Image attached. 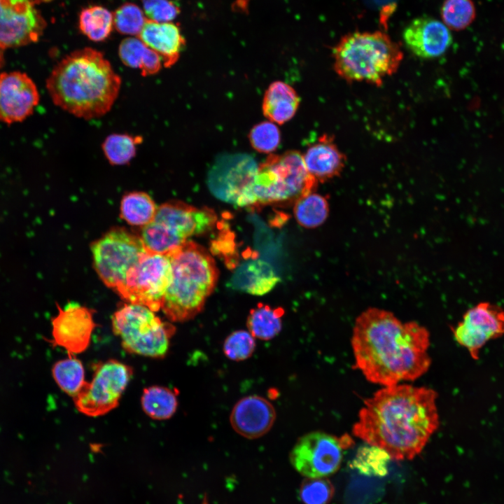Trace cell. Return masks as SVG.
Returning <instances> with one entry per match:
<instances>
[{
  "label": "cell",
  "instance_id": "31",
  "mask_svg": "<svg viewBox=\"0 0 504 504\" xmlns=\"http://www.w3.org/2000/svg\"><path fill=\"white\" fill-rule=\"evenodd\" d=\"M143 141L139 135L111 134L106 136L102 145L103 153L112 165L128 164L136 155L137 146Z\"/></svg>",
  "mask_w": 504,
  "mask_h": 504
},
{
  "label": "cell",
  "instance_id": "20",
  "mask_svg": "<svg viewBox=\"0 0 504 504\" xmlns=\"http://www.w3.org/2000/svg\"><path fill=\"white\" fill-rule=\"evenodd\" d=\"M137 37L159 55L166 68L178 62L186 45L180 27L172 22H158L147 20Z\"/></svg>",
  "mask_w": 504,
  "mask_h": 504
},
{
  "label": "cell",
  "instance_id": "26",
  "mask_svg": "<svg viewBox=\"0 0 504 504\" xmlns=\"http://www.w3.org/2000/svg\"><path fill=\"white\" fill-rule=\"evenodd\" d=\"M177 392L165 386H152L145 388L141 397L143 411L155 420L170 419L176 412Z\"/></svg>",
  "mask_w": 504,
  "mask_h": 504
},
{
  "label": "cell",
  "instance_id": "6",
  "mask_svg": "<svg viewBox=\"0 0 504 504\" xmlns=\"http://www.w3.org/2000/svg\"><path fill=\"white\" fill-rule=\"evenodd\" d=\"M318 181L296 150L271 154L258 164L249 189L250 207L295 202L313 192Z\"/></svg>",
  "mask_w": 504,
  "mask_h": 504
},
{
  "label": "cell",
  "instance_id": "33",
  "mask_svg": "<svg viewBox=\"0 0 504 504\" xmlns=\"http://www.w3.org/2000/svg\"><path fill=\"white\" fill-rule=\"evenodd\" d=\"M440 14L442 22L449 29L461 31L473 22L476 10L472 0H444Z\"/></svg>",
  "mask_w": 504,
  "mask_h": 504
},
{
  "label": "cell",
  "instance_id": "17",
  "mask_svg": "<svg viewBox=\"0 0 504 504\" xmlns=\"http://www.w3.org/2000/svg\"><path fill=\"white\" fill-rule=\"evenodd\" d=\"M39 102L36 84L24 73L0 74V121L7 124L24 120Z\"/></svg>",
  "mask_w": 504,
  "mask_h": 504
},
{
  "label": "cell",
  "instance_id": "7",
  "mask_svg": "<svg viewBox=\"0 0 504 504\" xmlns=\"http://www.w3.org/2000/svg\"><path fill=\"white\" fill-rule=\"evenodd\" d=\"M216 220L209 207L170 201L158 207L154 219L141 228L139 236L148 252L167 255L190 237L211 230Z\"/></svg>",
  "mask_w": 504,
  "mask_h": 504
},
{
  "label": "cell",
  "instance_id": "11",
  "mask_svg": "<svg viewBox=\"0 0 504 504\" xmlns=\"http://www.w3.org/2000/svg\"><path fill=\"white\" fill-rule=\"evenodd\" d=\"M172 281V265L166 255L146 251L127 272L117 293L128 303L153 312L161 308Z\"/></svg>",
  "mask_w": 504,
  "mask_h": 504
},
{
  "label": "cell",
  "instance_id": "25",
  "mask_svg": "<svg viewBox=\"0 0 504 504\" xmlns=\"http://www.w3.org/2000/svg\"><path fill=\"white\" fill-rule=\"evenodd\" d=\"M158 207L148 193L130 192L120 201V216L128 224L141 228L154 219Z\"/></svg>",
  "mask_w": 504,
  "mask_h": 504
},
{
  "label": "cell",
  "instance_id": "18",
  "mask_svg": "<svg viewBox=\"0 0 504 504\" xmlns=\"http://www.w3.org/2000/svg\"><path fill=\"white\" fill-rule=\"evenodd\" d=\"M402 36L407 48L423 59L442 55L452 43L450 29L442 22L427 15L410 21Z\"/></svg>",
  "mask_w": 504,
  "mask_h": 504
},
{
  "label": "cell",
  "instance_id": "30",
  "mask_svg": "<svg viewBox=\"0 0 504 504\" xmlns=\"http://www.w3.org/2000/svg\"><path fill=\"white\" fill-rule=\"evenodd\" d=\"M326 198L311 192L294 202L293 214L298 223L305 228H314L324 223L328 215Z\"/></svg>",
  "mask_w": 504,
  "mask_h": 504
},
{
  "label": "cell",
  "instance_id": "21",
  "mask_svg": "<svg viewBox=\"0 0 504 504\" xmlns=\"http://www.w3.org/2000/svg\"><path fill=\"white\" fill-rule=\"evenodd\" d=\"M309 173L318 182L337 176L343 170L346 158L335 144L333 137L324 134L302 155Z\"/></svg>",
  "mask_w": 504,
  "mask_h": 504
},
{
  "label": "cell",
  "instance_id": "39",
  "mask_svg": "<svg viewBox=\"0 0 504 504\" xmlns=\"http://www.w3.org/2000/svg\"><path fill=\"white\" fill-rule=\"evenodd\" d=\"M3 50L4 49L0 47V66L2 65L4 61Z\"/></svg>",
  "mask_w": 504,
  "mask_h": 504
},
{
  "label": "cell",
  "instance_id": "38",
  "mask_svg": "<svg viewBox=\"0 0 504 504\" xmlns=\"http://www.w3.org/2000/svg\"><path fill=\"white\" fill-rule=\"evenodd\" d=\"M147 20L158 22H172L180 9L172 0H141Z\"/></svg>",
  "mask_w": 504,
  "mask_h": 504
},
{
  "label": "cell",
  "instance_id": "36",
  "mask_svg": "<svg viewBox=\"0 0 504 504\" xmlns=\"http://www.w3.org/2000/svg\"><path fill=\"white\" fill-rule=\"evenodd\" d=\"M251 146L257 151L270 153L279 146L281 141L280 131L272 121L260 122L251 130L248 135Z\"/></svg>",
  "mask_w": 504,
  "mask_h": 504
},
{
  "label": "cell",
  "instance_id": "16",
  "mask_svg": "<svg viewBox=\"0 0 504 504\" xmlns=\"http://www.w3.org/2000/svg\"><path fill=\"white\" fill-rule=\"evenodd\" d=\"M57 307L58 313L52 318L51 343L64 349L69 355L84 352L97 326L94 311L76 302Z\"/></svg>",
  "mask_w": 504,
  "mask_h": 504
},
{
  "label": "cell",
  "instance_id": "1",
  "mask_svg": "<svg viewBox=\"0 0 504 504\" xmlns=\"http://www.w3.org/2000/svg\"><path fill=\"white\" fill-rule=\"evenodd\" d=\"M436 398V392L426 387L384 386L365 400L353 433L391 459L411 460L439 426Z\"/></svg>",
  "mask_w": 504,
  "mask_h": 504
},
{
  "label": "cell",
  "instance_id": "23",
  "mask_svg": "<svg viewBox=\"0 0 504 504\" xmlns=\"http://www.w3.org/2000/svg\"><path fill=\"white\" fill-rule=\"evenodd\" d=\"M299 104L300 98L295 89L277 80L271 83L265 93L262 113L270 121L281 125L295 115Z\"/></svg>",
  "mask_w": 504,
  "mask_h": 504
},
{
  "label": "cell",
  "instance_id": "32",
  "mask_svg": "<svg viewBox=\"0 0 504 504\" xmlns=\"http://www.w3.org/2000/svg\"><path fill=\"white\" fill-rule=\"evenodd\" d=\"M390 459L386 451L368 444L358 449L350 466L365 476L381 477L388 474Z\"/></svg>",
  "mask_w": 504,
  "mask_h": 504
},
{
  "label": "cell",
  "instance_id": "28",
  "mask_svg": "<svg viewBox=\"0 0 504 504\" xmlns=\"http://www.w3.org/2000/svg\"><path fill=\"white\" fill-rule=\"evenodd\" d=\"M78 27L90 40L103 41L108 38L113 29V13L102 6L85 8L79 14Z\"/></svg>",
  "mask_w": 504,
  "mask_h": 504
},
{
  "label": "cell",
  "instance_id": "5",
  "mask_svg": "<svg viewBox=\"0 0 504 504\" xmlns=\"http://www.w3.org/2000/svg\"><path fill=\"white\" fill-rule=\"evenodd\" d=\"M333 69L346 82L380 86L403 59L400 46L382 31L344 35L332 50Z\"/></svg>",
  "mask_w": 504,
  "mask_h": 504
},
{
  "label": "cell",
  "instance_id": "24",
  "mask_svg": "<svg viewBox=\"0 0 504 504\" xmlns=\"http://www.w3.org/2000/svg\"><path fill=\"white\" fill-rule=\"evenodd\" d=\"M118 55L125 66L139 70L144 76L158 73L162 66L159 55L136 36H130L121 41Z\"/></svg>",
  "mask_w": 504,
  "mask_h": 504
},
{
  "label": "cell",
  "instance_id": "37",
  "mask_svg": "<svg viewBox=\"0 0 504 504\" xmlns=\"http://www.w3.org/2000/svg\"><path fill=\"white\" fill-rule=\"evenodd\" d=\"M334 492V486L328 479L307 478L302 484L300 494L304 504H328Z\"/></svg>",
  "mask_w": 504,
  "mask_h": 504
},
{
  "label": "cell",
  "instance_id": "19",
  "mask_svg": "<svg viewBox=\"0 0 504 504\" xmlns=\"http://www.w3.org/2000/svg\"><path fill=\"white\" fill-rule=\"evenodd\" d=\"M275 419L276 411L272 404L256 395L239 400L230 415V422L234 431L252 440L268 433Z\"/></svg>",
  "mask_w": 504,
  "mask_h": 504
},
{
  "label": "cell",
  "instance_id": "4",
  "mask_svg": "<svg viewBox=\"0 0 504 504\" xmlns=\"http://www.w3.org/2000/svg\"><path fill=\"white\" fill-rule=\"evenodd\" d=\"M167 255L172 265V281L161 309L170 321L186 322L204 309L216 286L218 270L210 253L190 240Z\"/></svg>",
  "mask_w": 504,
  "mask_h": 504
},
{
  "label": "cell",
  "instance_id": "3",
  "mask_svg": "<svg viewBox=\"0 0 504 504\" xmlns=\"http://www.w3.org/2000/svg\"><path fill=\"white\" fill-rule=\"evenodd\" d=\"M121 87V78L102 52L84 48L73 51L52 70L46 88L53 103L85 120L108 113Z\"/></svg>",
  "mask_w": 504,
  "mask_h": 504
},
{
  "label": "cell",
  "instance_id": "9",
  "mask_svg": "<svg viewBox=\"0 0 504 504\" xmlns=\"http://www.w3.org/2000/svg\"><path fill=\"white\" fill-rule=\"evenodd\" d=\"M96 272L108 288L117 293L128 270L147 251L139 235L115 227L91 244Z\"/></svg>",
  "mask_w": 504,
  "mask_h": 504
},
{
  "label": "cell",
  "instance_id": "14",
  "mask_svg": "<svg viewBox=\"0 0 504 504\" xmlns=\"http://www.w3.org/2000/svg\"><path fill=\"white\" fill-rule=\"evenodd\" d=\"M46 22L35 0H0V47L24 46L38 41Z\"/></svg>",
  "mask_w": 504,
  "mask_h": 504
},
{
  "label": "cell",
  "instance_id": "22",
  "mask_svg": "<svg viewBox=\"0 0 504 504\" xmlns=\"http://www.w3.org/2000/svg\"><path fill=\"white\" fill-rule=\"evenodd\" d=\"M279 281L280 278L268 262L253 259L235 270L230 285L234 289L262 295L272 290Z\"/></svg>",
  "mask_w": 504,
  "mask_h": 504
},
{
  "label": "cell",
  "instance_id": "12",
  "mask_svg": "<svg viewBox=\"0 0 504 504\" xmlns=\"http://www.w3.org/2000/svg\"><path fill=\"white\" fill-rule=\"evenodd\" d=\"M353 444L348 434L336 436L321 431L310 432L298 438L290 453V461L307 478L325 477L338 470L344 451Z\"/></svg>",
  "mask_w": 504,
  "mask_h": 504
},
{
  "label": "cell",
  "instance_id": "15",
  "mask_svg": "<svg viewBox=\"0 0 504 504\" xmlns=\"http://www.w3.org/2000/svg\"><path fill=\"white\" fill-rule=\"evenodd\" d=\"M504 334V310L489 302H480L468 309L454 329L456 342L465 347L474 359L489 340Z\"/></svg>",
  "mask_w": 504,
  "mask_h": 504
},
{
  "label": "cell",
  "instance_id": "34",
  "mask_svg": "<svg viewBox=\"0 0 504 504\" xmlns=\"http://www.w3.org/2000/svg\"><path fill=\"white\" fill-rule=\"evenodd\" d=\"M113 28L119 33L136 37L142 30L147 19L138 5L127 2L113 13Z\"/></svg>",
  "mask_w": 504,
  "mask_h": 504
},
{
  "label": "cell",
  "instance_id": "10",
  "mask_svg": "<svg viewBox=\"0 0 504 504\" xmlns=\"http://www.w3.org/2000/svg\"><path fill=\"white\" fill-rule=\"evenodd\" d=\"M132 375V368L118 360L95 363L91 381L72 398L76 408L90 417L108 413L118 407Z\"/></svg>",
  "mask_w": 504,
  "mask_h": 504
},
{
  "label": "cell",
  "instance_id": "35",
  "mask_svg": "<svg viewBox=\"0 0 504 504\" xmlns=\"http://www.w3.org/2000/svg\"><path fill=\"white\" fill-rule=\"evenodd\" d=\"M255 349V337L248 330H244L230 333L225 338L223 346L225 356L234 361H242L249 358Z\"/></svg>",
  "mask_w": 504,
  "mask_h": 504
},
{
  "label": "cell",
  "instance_id": "29",
  "mask_svg": "<svg viewBox=\"0 0 504 504\" xmlns=\"http://www.w3.org/2000/svg\"><path fill=\"white\" fill-rule=\"evenodd\" d=\"M52 374L59 388L71 398L86 382L83 363L74 355L57 361L52 368Z\"/></svg>",
  "mask_w": 504,
  "mask_h": 504
},
{
  "label": "cell",
  "instance_id": "13",
  "mask_svg": "<svg viewBox=\"0 0 504 504\" xmlns=\"http://www.w3.org/2000/svg\"><path fill=\"white\" fill-rule=\"evenodd\" d=\"M258 167L255 159L246 153L219 157L209 172V188L220 200L246 207Z\"/></svg>",
  "mask_w": 504,
  "mask_h": 504
},
{
  "label": "cell",
  "instance_id": "2",
  "mask_svg": "<svg viewBox=\"0 0 504 504\" xmlns=\"http://www.w3.org/2000/svg\"><path fill=\"white\" fill-rule=\"evenodd\" d=\"M351 345L356 368L368 381L384 386L414 380L430 365L428 331L384 309L370 308L359 315Z\"/></svg>",
  "mask_w": 504,
  "mask_h": 504
},
{
  "label": "cell",
  "instance_id": "8",
  "mask_svg": "<svg viewBox=\"0 0 504 504\" xmlns=\"http://www.w3.org/2000/svg\"><path fill=\"white\" fill-rule=\"evenodd\" d=\"M111 324L125 351L155 358L167 354L176 332L174 326L162 321L154 312L131 303L124 304L113 313Z\"/></svg>",
  "mask_w": 504,
  "mask_h": 504
},
{
  "label": "cell",
  "instance_id": "27",
  "mask_svg": "<svg viewBox=\"0 0 504 504\" xmlns=\"http://www.w3.org/2000/svg\"><path fill=\"white\" fill-rule=\"evenodd\" d=\"M284 309L259 304L251 309L246 321L248 330L255 337L261 340H270L281 330Z\"/></svg>",
  "mask_w": 504,
  "mask_h": 504
}]
</instances>
